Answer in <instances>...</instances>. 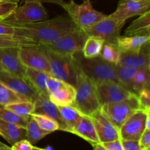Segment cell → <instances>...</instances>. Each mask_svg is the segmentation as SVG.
Masks as SVG:
<instances>
[{
	"instance_id": "obj_1",
	"label": "cell",
	"mask_w": 150,
	"mask_h": 150,
	"mask_svg": "<svg viewBox=\"0 0 150 150\" xmlns=\"http://www.w3.org/2000/svg\"><path fill=\"white\" fill-rule=\"evenodd\" d=\"M15 27V37L31 40L38 44L55 42L76 28L68 16H58L51 19Z\"/></svg>"
},
{
	"instance_id": "obj_2",
	"label": "cell",
	"mask_w": 150,
	"mask_h": 150,
	"mask_svg": "<svg viewBox=\"0 0 150 150\" xmlns=\"http://www.w3.org/2000/svg\"><path fill=\"white\" fill-rule=\"evenodd\" d=\"M76 95L73 105L83 115L89 117L100 109L97 92L96 82L86 76L79 67L75 85Z\"/></svg>"
},
{
	"instance_id": "obj_3",
	"label": "cell",
	"mask_w": 150,
	"mask_h": 150,
	"mask_svg": "<svg viewBox=\"0 0 150 150\" xmlns=\"http://www.w3.org/2000/svg\"><path fill=\"white\" fill-rule=\"evenodd\" d=\"M76 28L86 32L107 15L98 11L93 7L91 0H84L77 4L73 0L62 4Z\"/></svg>"
},
{
	"instance_id": "obj_4",
	"label": "cell",
	"mask_w": 150,
	"mask_h": 150,
	"mask_svg": "<svg viewBox=\"0 0 150 150\" xmlns=\"http://www.w3.org/2000/svg\"><path fill=\"white\" fill-rule=\"evenodd\" d=\"M38 45L43 51L49 63L51 70V76L64 81L75 86L76 75L79 69V63L75 55H62L51 51L40 44Z\"/></svg>"
},
{
	"instance_id": "obj_5",
	"label": "cell",
	"mask_w": 150,
	"mask_h": 150,
	"mask_svg": "<svg viewBox=\"0 0 150 150\" xmlns=\"http://www.w3.org/2000/svg\"><path fill=\"white\" fill-rule=\"evenodd\" d=\"M75 57L81 70L96 83L107 81L118 82L116 73L117 64L105 61L100 56L86 59L83 57L81 52L76 54Z\"/></svg>"
},
{
	"instance_id": "obj_6",
	"label": "cell",
	"mask_w": 150,
	"mask_h": 150,
	"mask_svg": "<svg viewBox=\"0 0 150 150\" xmlns=\"http://www.w3.org/2000/svg\"><path fill=\"white\" fill-rule=\"evenodd\" d=\"M49 18L46 9L40 0H25L3 21L14 26L29 24Z\"/></svg>"
},
{
	"instance_id": "obj_7",
	"label": "cell",
	"mask_w": 150,
	"mask_h": 150,
	"mask_svg": "<svg viewBox=\"0 0 150 150\" xmlns=\"http://www.w3.org/2000/svg\"><path fill=\"white\" fill-rule=\"evenodd\" d=\"M102 114L120 130L125 122L138 110H141L139 98L136 95L117 103L101 105Z\"/></svg>"
},
{
	"instance_id": "obj_8",
	"label": "cell",
	"mask_w": 150,
	"mask_h": 150,
	"mask_svg": "<svg viewBox=\"0 0 150 150\" xmlns=\"http://www.w3.org/2000/svg\"><path fill=\"white\" fill-rule=\"evenodd\" d=\"M87 37L83 31L76 28L74 30L66 34L55 42L40 45H44L57 54L74 56L77 53L81 52Z\"/></svg>"
},
{
	"instance_id": "obj_9",
	"label": "cell",
	"mask_w": 150,
	"mask_h": 150,
	"mask_svg": "<svg viewBox=\"0 0 150 150\" xmlns=\"http://www.w3.org/2000/svg\"><path fill=\"white\" fill-rule=\"evenodd\" d=\"M46 87L50 100L56 105H70L74 103L76 89L73 85L50 76Z\"/></svg>"
},
{
	"instance_id": "obj_10",
	"label": "cell",
	"mask_w": 150,
	"mask_h": 150,
	"mask_svg": "<svg viewBox=\"0 0 150 150\" xmlns=\"http://www.w3.org/2000/svg\"><path fill=\"white\" fill-rule=\"evenodd\" d=\"M125 22L114 18L109 15L98 22L85 33L87 36L98 37L103 40L105 42L117 43Z\"/></svg>"
},
{
	"instance_id": "obj_11",
	"label": "cell",
	"mask_w": 150,
	"mask_h": 150,
	"mask_svg": "<svg viewBox=\"0 0 150 150\" xmlns=\"http://www.w3.org/2000/svg\"><path fill=\"white\" fill-rule=\"evenodd\" d=\"M18 57L26 68L45 72L51 76L49 63L39 45L21 47L18 48Z\"/></svg>"
},
{
	"instance_id": "obj_12",
	"label": "cell",
	"mask_w": 150,
	"mask_h": 150,
	"mask_svg": "<svg viewBox=\"0 0 150 150\" xmlns=\"http://www.w3.org/2000/svg\"><path fill=\"white\" fill-rule=\"evenodd\" d=\"M96 88L100 105L120 102L130 98L133 95H136L118 82L111 81L97 82Z\"/></svg>"
},
{
	"instance_id": "obj_13",
	"label": "cell",
	"mask_w": 150,
	"mask_h": 150,
	"mask_svg": "<svg viewBox=\"0 0 150 150\" xmlns=\"http://www.w3.org/2000/svg\"><path fill=\"white\" fill-rule=\"evenodd\" d=\"M142 110H138L124 122L120 129V139L124 140L139 141L146 129V120L148 114Z\"/></svg>"
},
{
	"instance_id": "obj_14",
	"label": "cell",
	"mask_w": 150,
	"mask_h": 150,
	"mask_svg": "<svg viewBox=\"0 0 150 150\" xmlns=\"http://www.w3.org/2000/svg\"><path fill=\"white\" fill-rule=\"evenodd\" d=\"M0 82L16 93L34 102L38 93L25 78L0 70Z\"/></svg>"
},
{
	"instance_id": "obj_15",
	"label": "cell",
	"mask_w": 150,
	"mask_h": 150,
	"mask_svg": "<svg viewBox=\"0 0 150 150\" xmlns=\"http://www.w3.org/2000/svg\"><path fill=\"white\" fill-rule=\"evenodd\" d=\"M150 0H120L117 9L110 16L126 21L136 16H141L149 10Z\"/></svg>"
},
{
	"instance_id": "obj_16",
	"label": "cell",
	"mask_w": 150,
	"mask_h": 150,
	"mask_svg": "<svg viewBox=\"0 0 150 150\" xmlns=\"http://www.w3.org/2000/svg\"><path fill=\"white\" fill-rule=\"evenodd\" d=\"M94 125L100 143L103 144L120 139V130L102 114L100 110L89 116Z\"/></svg>"
},
{
	"instance_id": "obj_17",
	"label": "cell",
	"mask_w": 150,
	"mask_h": 150,
	"mask_svg": "<svg viewBox=\"0 0 150 150\" xmlns=\"http://www.w3.org/2000/svg\"><path fill=\"white\" fill-rule=\"evenodd\" d=\"M18 48V47L0 48V63L3 70L24 78L26 67L19 59Z\"/></svg>"
},
{
	"instance_id": "obj_18",
	"label": "cell",
	"mask_w": 150,
	"mask_h": 150,
	"mask_svg": "<svg viewBox=\"0 0 150 150\" xmlns=\"http://www.w3.org/2000/svg\"><path fill=\"white\" fill-rule=\"evenodd\" d=\"M34 103H35L34 113L43 114V115L51 117L58 122L59 125V130L66 132V127L60 117L57 105H56L50 100L48 95L38 94L36 99L34 101Z\"/></svg>"
},
{
	"instance_id": "obj_19",
	"label": "cell",
	"mask_w": 150,
	"mask_h": 150,
	"mask_svg": "<svg viewBox=\"0 0 150 150\" xmlns=\"http://www.w3.org/2000/svg\"><path fill=\"white\" fill-rule=\"evenodd\" d=\"M149 43L146 44L138 52L121 53L118 64L132 68H141L150 65Z\"/></svg>"
},
{
	"instance_id": "obj_20",
	"label": "cell",
	"mask_w": 150,
	"mask_h": 150,
	"mask_svg": "<svg viewBox=\"0 0 150 150\" xmlns=\"http://www.w3.org/2000/svg\"><path fill=\"white\" fill-rule=\"evenodd\" d=\"M70 133L84 139L92 145V146L100 144L93 123L89 117L87 116L83 115L79 119L77 122L70 130Z\"/></svg>"
},
{
	"instance_id": "obj_21",
	"label": "cell",
	"mask_w": 150,
	"mask_h": 150,
	"mask_svg": "<svg viewBox=\"0 0 150 150\" xmlns=\"http://www.w3.org/2000/svg\"><path fill=\"white\" fill-rule=\"evenodd\" d=\"M150 36L132 35L121 36L117 40V45L121 53H133L140 51L144 45L149 43Z\"/></svg>"
},
{
	"instance_id": "obj_22",
	"label": "cell",
	"mask_w": 150,
	"mask_h": 150,
	"mask_svg": "<svg viewBox=\"0 0 150 150\" xmlns=\"http://www.w3.org/2000/svg\"><path fill=\"white\" fill-rule=\"evenodd\" d=\"M0 136L12 146L19 141L26 139V130L20 126L0 120Z\"/></svg>"
},
{
	"instance_id": "obj_23",
	"label": "cell",
	"mask_w": 150,
	"mask_h": 150,
	"mask_svg": "<svg viewBox=\"0 0 150 150\" xmlns=\"http://www.w3.org/2000/svg\"><path fill=\"white\" fill-rule=\"evenodd\" d=\"M150 11L148 10L133 21L125 32V36L146 35L150 36Z\"/></svg>"
},
{
	"instance_id": "obj_24",
	"label": "cell",
	"mask_w": 150,
	"mask_h": 150,
	"mask_svg": "<svg viewBox=\"0 0 150 150\" xmlns=\"http://www.w3.org/2000/svg\"><path fill=\"white\" fill-rule=\"evenodd\" d=\"M48 76H50V75L45 72L26 68L24 78L33 86L38 94L48 95L46 87V81Z\"/></svg>"
},
{
	"instance_id": "obj_25",
	"label": "cell",
	"mask_w": 150,
	"mask_h": 150,
	"mask_svg": "<svg viewBox=\"0 0 150 150\" xmlns=\"http://www.w3.org/2000/svg\"><path fill=\"white\" fill-rule=\"evenodd\" d=\"M60 117L66 127V132L70 130L83 114L73 105H57Z\"/></svg>"
},
{
	"instance_id": "obj_26",
	"label": "cell",
	"mask_w": 150,
	"mask_h": 150,
	"mask_svg": "<svg viewBox=\"0 0 150 150\" xmlns=\"http://www.w3.org/2000/svg\"><path fill=\"white\" fill-rule=\"evenodd\" d=\"M138 70L139 68L127 67L120 64L116 65V73H117L118 82L122 86L133 93V79Z\"/></svg>"
},
{
	"instance_id": "obj_27",
	"label": "cell",
	"mask_w": 150,
	"mask_h": 150,
	"mask_svg": "<svg viewBox=\"0 0 150 150\" xmlns=\"http://www.w3.org/2000/svg\"><path fill=\"white\" fill-rule=\"evenodd\" d=\"M104 42L103 40L98 37L88 36L82 49V55L86 59L98 57Z\"/></svg>"
},
{
	"instance_id": "obj_28",
	"label": "cell",
	"mask_w": 150,
	"mask_h": 150,
	"mask_svg": "<svg viewBox=\"0 0 150 150\" xmlns=\"http://www.w3.org/2000/svg\"><path fill=\"white\" fill-rule=\"evenodd\" d=\"M149 77L150 65L139 68L133 79V93L138 95V94L144 89L149 87Z\"/></svg>"
},
{
	"instance_id": "obj_29",
	"label": "cell",
	"mask_w": 150,
	"mask_h": 150,
	"mask_svg": "<svg viewBox=\"0 0 150 150\" xmlns=\"http://www.w3.org/2000/svg\"><path fill=\"white\" fill-rule=\"evenodd\" d=\"M26 130V139L32 145L36 144L41 139H42L44 137L51 133L41 129L32 117H30V118H29Z\"/></svg>"
},
{
	"instance_id": "obj_30",
	"label": "cell",
	"mask_w": 150,
	"mask_h": 150,
	"mask_svg": "<svg viewBox=\"0 0 150 150\" xmlns=\"http://www.w3.org/2000/svg\"><path fill=\"white\" fill-rule=\"evenodd\" d=\"M99 56L108 62L118 64L120 59L121 52H120L117 43L104 42Z\"/></svg>"
},
{
	"instance_id": "obj_31",
	"label": "cell",
	"mask_w": 150,
	"mask_h": 150,
	"mask_svg": "<svg viewBox=\"0 0 150 150\" xmlns=\"http://www.w3.org/2000/svg\"><path fill=\"white\" fill-rule=\"evenodd\" d=\"M3 106L23 117H30L35 111V103L29 100L7 104Z\"/></svg>"
},
{
	"instance_id": "obj_32",
	"label": "cell",
	"mask_w": 150,
	"mask_h": 150,
	"mask_svg": "<svg viewBox=\"0 0 150 150\" xmlns=\"http://www.w3.org/2000/svg\"><path fill=\"white\" fill-rule=\"evenodd\" d=\"M27 100H29L27 98L16 93L0 82V105H5L7 104Z\"/></svg>"
},
{
	"instance_id": "obj_33",
	"label": "cell",
	"mask_w": 150,
	"mask_h": 150,
	"mask_svg": "<svg viewBox=\"0 0 150 150\" xmlns=\"http://www.w3.org/2000/svg\"><path fill=\"white\" fill-rule=\"evenodd\" d=\"M29 118L30 117H21L10 110L5 108L3 105H0V120L3 121L16 125L26 129Z\"/></svg>"
},
{
	"instance_id": "obj_34",
	"label": "cell",
	"mask_w": 150,
	"mask_h": 150,
	"mask_svg": "<svg viewBox=\"0 0 150 150\" xmlns=\"http://www.w3.org/2000/svg\"><path fill=\"white\" fill-rule=\"evenodd\" d=\"M38 42L31 40L25 38H16L13 36H5L0 35V48L6 47H23V46H34L38 45Z\"/></svg>"
},
{
	"instance_id": "obj_35",
	"label": "cell",
	"mask_w": 150,
	"mask_h": 150,
	"mask_svg": "<svg viewBox=\"0 0 150 150\" xmlns=\"http://www.w3.org/2000/svg\"><path fill=\"white\" fill-rule=\"evenodd\" d=\"M31 117L36 122L38 126L45 131L51 133L56 130H59V125L58 122L48 116L33 113Z\"/></svg>"
},
{
	"instance_id": "obj_36",
	"label": "cell",
	"mask_w": 150,
	"mask_h": 150,
	"mask_svg": "<svg viewBox=\"0 0 150 150\" xmlns=\"http://www.w3.org/2000/svg\"><path fill=\"white\" fill-rule=\"evenodd\" d=\"M140 108L145 112H150V91L149 87L145 88L138 94Z\"/></svg>"
},
{
	"instance_id": "obj_37",
	"label": "cell",
	"mask_w": 150,
	"mask_h": 150,
	"mask_svg": "<svg viewBox=\"0 0 150 150\" xmlns=\"http://www.w3.org/2000/svg\"><path fill=\"white\" fill-rule=\"evenodd\" d=\"M18 3L0 1V21L7 18L18 7Z\"/></svg>"
},
{
	"instance_id": "obj_38",
	"label": "cell",
	"mask_w": 150,
	"mask_h": 150,
	"mask_svg": "<svg viewBox=\"0 0 150 150\" xmlns=\"http://www.w3.org/2000/svg\"><path fill=\"white\" fill-rule=\"evenodd\" d=\"M0 35L5 36H13L16 35V27L14 25L10 24L4 22L0 21Z\"/></svg>"
},
{
	"instance_id": "obj_39",
	"label": "cell",
	"mask_w": 150,
	"mask_h": 150,
	"mask_svg": "<svg viewBox=\"0 0 150 150\" xmlns=\"http://www.w3.org/2000/svg\"><path fill=\"white\" fill-rule=\"evenodd\" d=\"M139 144L142 149H150V130L145 129V130L139 139Z\"/></svg>"
},
{
	"instance_id": "obj_40",
	"label": "cell",
	"mask_w": 150,
	"mask_h": 150,
	"mask_svg": "<svg viewBox=\"0 0 150 150\" xmlns=\"http://www.w3.org/2000/svg\"><path fill=\"white\" fill-rule=\"evenodd\" d=\"M33 145L31 144L26 139H23L12 145L11 150H32Z\"/></svg>"
},
{
	"instance_id": "obj_41",
	"label": "cell",
	"mask_w": 150,
	"mask_h": 150,
	"mask_svg": "<svg viewBox=\"0 0 150 150\" xmlns=\"http://www.w3.org/2000/svg\"><path fill=\"white\" fill-rule=\"evenodd\" d=\"M121 142L125 150H144L139 146V141L121 139Z\"/></svg>"
},
{
	"instance_id": "obj_42",
	"label": "cell",
	"mask_w": 150,
	"mask_h": 150,
	"mask_svg": "<svg viewBox=\"0 0 150 150\" xmlns=\"http://www.w3.org/2000/svg\"><path fill=\"white\" fill-rule=\"evenodd\" d=\"M102 144L107 150H125L123 148L122 144L121 139L106 142V143H103Z\"/></svg>"
},
{
	"instance_id": "obj_43",
	"label": "cell",
	"mask_w": 150,
	"mask_h": 150,
	"mask_svg": "<svg viewBox=\"0 0 150 150\" xmlns=\"http://www.w3.org/2000/svg\"><path fill=\"white\" fill-rule=\"evenodd\" d=\"M93 147H94V150H107L103 146L102 144L100 143L95 145V146H93Z\"/></svg>"
},
{
	"instance_id": "obj_44",
	"label": "cell",
	"mask_w": 150,
	"mask_h": 150,
	"mask_svg": "<svg viewBox=\"0 0 150 150\" xmlns=\"http://www.w3.org/2000/svg\"><path fill=\"white\" fill-rule=\"evenodd\" d=\"M0 150H11V147L0 142Z\"/></svg>"
},
{
	"instance_id": "obj_45",
	"label": "cell",
	"mask_w": 150,
	"mask_h": 150,
	"mask_svg": "<svg viewBox=\"0 0 150 150\" xmlns=\"http://www.w3.org/2000/svg\"><path fill=\"white\" fill-rule=\"evenodd\" d=\"M69 1H70V0H69ZM64 2H65V0H50V3H54V4H59L60 6Z\"/></svg>"
},
{
	"instance_id": "obj_46",
	"label": "cell",
	"mask_w": 150,
	"mask_h": 150,
	"mask_svg": "<svg viewBox=\"0 0 150 150\" xmlns=\"http://www.w3.org/2000/svg\"><path fill=\"white\" fill-rule=\"evenodd\" d=\"M146 129L150 130V114H148L146 120Z\"/></svg>"
},
{
	"instance_id": "obj_47",
	"label": "cell",
	"mask_w": 150,
	"mask_h": 150,
	"mask_svg": "<svg viewBox=\"0 0 150 150\" xmlns=\"http://www.w3.org/2000/svg\"><path fill=\"white\" fill-rule=\"evenodd\" d=\"M20 0H0V1H7V2H13V3H18V4Z\"/></svg>"
},
{
	"instance_id": "obj_48",
	"label": "cell",
	"mask_w": 150,
	"mask_h": 150,
	"mask_svg": "<svg viewBox=\"0 0 150 150\" xmlns=\"http://www.w3.org/2000/svg\"><path fill=\"white\" fill-rule=\"evenodd\" d=\"M32 150H47V149H41V148L39 147H36V146H32Z\"/></svg>"
},
{
	"instance_id": "obj_49",
	"label": "cell",
	"mask_w": 150,
	"mask_h": 150,
	"mask_svg": "<svg viewBox=\"0 0 150 150\" xmlns=\"http://www.w3.org/2000/svg\"><path fill=\"white\" fill-rule=\"evenodd\" d=\"M23 1H25V0H23ZM40 1H41V2H48V3H50V0H40Z\"/></svg>"
},
{
	"instance_id": "obj_50",
	"label": "cell",
	"mask_w": 150,
	"mask_h": 150,
	"mask_svg": "<svg viewBox=\"0 0 150 150\" xmlns=\"http://www.w3.org/2000/svg\"><path fill=\"white\" fill-rule=\"evenodd\" d=\"M0 70H3V68H2V66H1V63H0Z\"/></svg>"
}]
</instances>
